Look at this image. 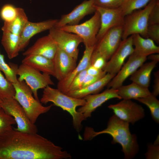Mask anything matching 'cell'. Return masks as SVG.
<instances>
[{"label": "cell", "mask_w": 159, "mask_h": 159, "mask_svg": "<svg viewBox=\"0 0 159 159\" xmlns=\"http://www.w3.org/2000/svg\"><path fill=\"white\" fill-rule=\"evenodd\" d=\"M148 56V58L152 61L156 62L157 63L159 61V54L158 53L152 54Z\"/></svg>", "instance_id": "cell-43"}, {"label": "cell", "mask_w": 159, "mask_h": 159, "mask_svg": "<svg viewBox=\"0 0 159 159\" xmlns=\"http://www.w3.org/2000/svg\"><path fill=\"white\" fill-rule=\"evenodd\" d=\"M87 74L86 69L82 71L77 75L70 84L67 93L81 88L84 79Z\"/></svg>", "instance_id": "cell-35"}, {"label": "cell", "mask_w": 159, "mask_h": 159, "mask_svg": "<svg viewBox=\"0 0 159 159\" xmlns=\"http://www.w3.org/2000/svg\"><path fill=\"white\" fill-rule=\"evenodd\" d=\"M148 25L159 24V0L157 2L149 14Z\"/></svg>", "instance_id": "cell-39"}, {"label": "cell", "mask_w": 159, "mask_h": 159, "mask_svg": "<svg viewBox=\"0 0 159 159\" xmlns=\"http://www.w3.org/2000/svg\"><path fill=\"white\" fill-rule=\"evenodd\" d=\"M95 47H85L82 57L78 65L66 77L58 81L57 89L64 94L67 93L70 84L74 78L82 71L87 69L90 65V58Z\"/></svg>", "instance_id": "cell-20"}, {"label": "cell", "mask_w": 159, "mask_h": 159, "mask_svg": "<svg viewBox=\"0 0 159 159\" xmlns=\"http://www.w3.org/2000/svg\"><path fill=\"white\" fill-rule=\"evenodd\" d=\"M58 20L50 19L37 22L28 21L25 25L20 35V51L26 46L30 39L34 36L45 31L49 30L55 26Z\"/></svg>", "instance_id": "cell-18"}, {"label": "cell", "mask_w": 159, "mask_h": 159, "mask_svg": "<svg viewBox=\"0 0 159 159\" xmlns=\"http://www.w3.org/2000/svg\"><path fill=\"white\" fill-rule=\"evenodd\" d=\"M49 30V34L56 43L58 48L66 52L77 61L79 52L78 47L83 42L82 39L75 34L55 26Z\"/></svg>", "instance_id": "cell-9"}, {"label": "cell", "mask_w": 159, "mask_h": 159, "mask_svg": "<svg viewBox=\"0 0 159 159\" xmlns=\"http://www.w3.org/2000/svg\"><path fill=\"white\" fill-rule=\"evenodd\" d=\"M70 153L38 134L13 128L0 137V159H69Z\"/></svg>", "instance_id": "cell-1"}, {"label": "cell", "mask_w": 159, "mask_h": 159, "mask_svg": "<svg viewBox=\"0 0 159 159\" xmlns=\"http://www.w3.org/2000/svg\"><path fill=\"white\" fill-rule=\"evenodd\" d=\"M106 73H107L105 71L102 74L97 76L87 74L84 79L81 88L88 86L98 81L104 77Z\"/></svg>", "instance_id": "cell-40"}, {"label": "cell", "mask_w": 159, "mask_h": 159, "mask_svg": "<svg viewBox=\"0 0 159 159\" xmlns=\"http://www.w3.org/2000/svg\"><path fill=\"white\" fill-rule=\"evenodd\" d=\"M117 90L118 95L123 99L135 100L146 97L151 94L148 88L133 82L128 85H122Z\"/></svg>", "instance_id": "cell-24"}, {"label": "cell", "mask_w": 159, "mask_h": 159, "mask_svg": "<svg viewBox=\"0 0 159 159\" xmlns=\"http://www.w3.org/2000/svg\"><path fill=\"white\" fill-rule=\"evenodd\" d=\"M124 0H94L95 6L107 8H115L120 7Z\"/></svg>", "instance_id": "cell-36"}, {"label": "cell", "mask_w": 159, "mask_h": 159, "mask_svg": "<svg viewBox=\"0 0 159 159\" xmlns=\"http://www.w3.org/2000/svg\"><path fill=\"white\" fill-rule=\"evenodd\" d=\"M157 62L151 61L143 64L131 75L130 80L143 87L148 88L150 86L151 74Z\"/></svg>", "instance_id": "cell-25"}, {"label": "cell", "mask_w": 159, "mask_h": 159, "mask_svg": "<svg viewBox=\"0 0 159 159\" xmlns=\"http://www.w3.org/2000/svg\"><path fill=\"white\" fill-rule=\"evenodd\" d=\"M134 51L132 35L122 39L103 70L107 73L116 75L122 67L126 58L132 54Z\"/></svg>", "instance_id": "cell-12"}, {"label": "cell", "mask_w": 159, "mask_h": 159, "mask_svg": "<svg viewBox=\"0 0 159 159\" xmlns=\"http://www.w3.org/2000/svg\"><path fill=\"white\" fill-rule=\"evenodd\" d=\"M19 7L11 4H6L2 8L0 15L4 22H10L14 20L17 15Z\"/></svg>", "instance_id": "cell-33"}, {"label": "cell", "mask_w": 159, "mask_h": 159, "mask_svg": "<svg viewBox=\"0 0 159 159\" xmlns=\"http://www.w3.org/2000/svg\"><path fill=\"white\" fill-rule=\"evenodd\" d=\"M16 73L19 76L18 80L25 82L31 89L34 98L38 101H39L37 94L38 90L44 89L47 86L54 85L50 75L41 73L40 72L25 64L22 63L18 67Z\"/></svg>", "instance_id": "cell-7"}, {"label": "cell", "mask_w": 159, "mask_h": 159, "mask_svg": "<svg viewBox=\"0 0 159 159\" xmlns=\"http://www.w3.org/2000/svg\"><path fill=\"white\" fill-rule=\"evenodd\" d=\"M57 49L56 43L48 34L38 39L23 54L39 55L53 60Z\"/></svg>", "instance_id": "cell-19"}, {"label": "cell", "mask_w": 159, "mask_h": 159, "mask_svg": "<svg viewBox=\"0 0 159 159\" xmlns=\"http://www.w3.org/2000/svg\"><path fill=\"white\" fill-rule=\"evenodd\" d=\"M122 32L123 26L110 29L97 42L94 50L99 53L108 61L122 40Z\"/></svg>", "instance_id": "cell-11"}, {"label": "cell", "mask_w": 159, "mask_h": 159, "mask_svg": "<svg viewBox=\"0 0 159 159\" xmlns=\"http://www.w3.org/2000/svg\"><path fill=\"white\" fill-rule=\"evenodd\" d=\"M114 98L121 99L117 89L107 88L100 93L88 95L84 99L85 100L84 105L81 106L77 111L82 114L86 119L91 116L92 113L107 100Z\"/></svg>", "instance_id": "cell-14"}, {"label": "cell", "mask_w": 159, "mask_h": 159, "mask_svg": "<svg viewBox=\"0 0 159 159\" xmlns=\"http://www.w3.org/2000/svg\"><path fill=\"white\" fill-rule=\"evenodd\" d=\"M18 67L17 65L13 63L8 64L5 61L4 55L0 52V71L3 73L6 79L12 83L18 81L16 73Z\"/></svg>", "instance_id": "cell-29"}, {"label": "cell", "mask_w": 159, "mask_h": 159, "mask_svg": "<svg viewBox=\"0 0 159 159\" xmlns=\"http://www.w3.org/2000/svg\"><path fill=\"white\" fill-rule=\"evenodd\" d=\"M154 84L153 85V91L152 94L156 97L159 94V71L154 73Z\"/></svg>", "instance_id": "cell-41"}, {"label": "cell", "mask_w": 159, "mask_h": 159, "mask_svg": "<svg viewBox=\"0 0 159 159\" xmlns=\"http://www.w3.org/2000/svg\"><path fill=\"white\" fill-rule=\"evenodd\" d=\"M159 138L156 139L154 144L149 146L145 154L147 159H159Z\"/></svg>", "instance_id": "cell-38"}, {"label": "cell", "mask_w": 159, "mask_h": 159, "mask_svg": "<svg viewBox=\"0 0 159 159\" xmlns=\"http://www.w3.org/2000/svg\"><path fill=\"white\" fill-rule=\"evenodd\" d=\"M2 100L1 107L14 119L17 124V128H14L15 130L24 132L37 133V126L31 121L24 109L14 97Z\"/></svg>", "instance_id": "cell-8"}, {"label": "cell", "mask_w": 159, "mask_h": 159, "mask_svg": "<svg viewBox=\"0 0 159 159\" xmlns=\"http://www.w3.org/2000/svg\"><path fill=\"white\" fill-rule=\"evenodd\" d=\"M133 52L120 71L107 85V88L117 89L122 85L124 81L132 75L147 59Z\"/></svg>", "instance_id": "cell-16"}, {"label": "cell", "mask_w": 159, "mask_h": 159, "mask_svg": "<svg viewBox=\"0 0 159 159\" xmlns=\"http://www.w3.org/2000/svg\"><path fill=\"white\" fill-rule=\"evenodd\" d=\"M152 0H124L120 7L125 16L134 11L145 7Z\"/></svg>", "instance_id": "cell-30"}, {"label": "cell", "mask_w": 159, "mask_h": 159, "mask_svg": "<svg viewBox=\"0 0 159 159\" xmlns=\"http://www.w3.org/2000/svg\"><path fill=\"white\" fill-rule=\"evenodd\" d=\"M16 124L14 119L0 108V137L13 128L12 125Z\"/></svg>", "instance_id": "cell-32"}, {"label": "cell", "mask_w": 159, "mask_h": 159, "mask_svg": "<svg viewBox=\"0 0 159 159\" xmlns=\"http://www.w3.org/2000/svg\"><path fill=\"white\" fill-rule=\"evenodd\" d=\"M158 0H152L143 9L134 11L125 16L122 39L135 34L148 38L149 16Z\"/></svg>", "instance_id": "cell-5"}, {"label": "cell", "mask_w": 159, "mask_h": 159, "mask_svg": "<svg viewBox=\"0 0 159 159\" xmlns=\"http://www.w3.org/2000/svg\"><path fill=\"white\" fill-rule=\"evenodd\" d=\"M53 61L55 76L58 81L66 77L77 66L76 61L63 50L58 48Z\"/></svg>", "instance_id": "cell-17"}, {"label": "cell", "mask_w": 159, "mask_h": 159, "mask_svg": "<svg viewBox=\"0 0 159 159\" xmlns=\"http://www.w3.org/2000/svg\"><path fill=\"white\" fill-rule=\"evenodd\" d=\"M40 99L42 104H46L52 102L53 104L61 107L70 114L72 118L73 125L78 132L82 129V122L86 119L83 115L76 110V107L85 105V100L83 98H74L64 94L57 89L47 86L44 89Z\"/></svg>", "instance_id": "cell-3"}, {"label": "cell", "mask_w": 159, "mask_h": 159, "mask_svg": "<svg viewBox=\"0 0 159 159\" xmlns=\"http://www.w3.org/2000/svg\"><path fill=\"white\" fill-rule=\"evenodd\" d=\"M1 43L10 59L16 57L20 52V36L8 32H3Z\"/></svg>", "instance_id": "cell-26"}, {"label": "cell", "mask_w": 159, "mask_h": 159, "mask_svg": "<svg viewBox=\"0 0 159 159\" xmlns=\"http://www.w3.org/2000/svg\"><path fill=\"white\" fill-rule=\"evenodd\" d=\"M108 61L99 53L93 50L90 58V65L94 67L103 70Z\"/></svg>", "instance_id": "cell-34"}, {"label": "cell", "mask_w": 159, "mask_h": 159, "mask_svg": "<svg viewBox=\"0 0 159 159\" xmlns=\"http://www.w3.org/2000/svg\"><path fill=\"white\" fill-rule=\"evenodd\" d=\"M134 52L142 57H147L153 54L159 53V47L149 38H145L138 34L132 35Z\"/></svg>", "instance_id": "cell-23"}, {"label": "cell", "mask_w": 159, "mask_h": 159, "mask_svg": "<svg viewBox=\"0 0 159 159\" xmlns=\"http://www.w3.org/2000/svg\"><path fill=\"white\" fill-rule=\"evenodd\" d=\"M148 38L152 39L158 44H159V24L148 25L147 29Z\"/></svg>", "instance_id": "cell-37"}, {"label": "cell", "mask_w": 159, "mask_h": 159, "mask_svg": "<svg viewBox=\"0 0 159 159\" xmlns=\"http://www.w3.org/2000/svg\"><path fill=\"white\" fill-rule=\"evenodd\" d=\"M146 105L149 108L151 116L155 122H159V101L151 93L150 95L135 99Z\"/></svg>", "instance_id": "cell-28"}, {"label": "cell", "mask_w": 159, "mask_h": 159, "mask_svg": "<svg viewBox=\"0 0 159 159\" xmlns=\"http://www.w3.org/2000/svg\"><path fill=\"white\" fill-rule=\"evenodd\" d=\"M94 0H85L76 6L69 13L62 15L54 26L61 28L67 25L78 24L86 16L96 11Z\"/></svg>", "instance_id": "cell-15"}, {"label": "cell", "mask_w": 159, "mask_h": 159, "mask_svg": "<svg viewBox=\"0 0 159 159\" xmlns=\"http://www.w3.org/2000/svg\"><path fill=\"white\" fill-rule=\"evenodd\" d=\"M100 26V15L96 10L90 19L81 24L67 25L59 28L77 35L82 39L85 47H95L97 43V36Z\"/></svg>", "instance_id": "cell-6"}, {"label": "cell", "mask_w": 159, "mask_h": 159, "mask_svg": "<svg viewBox=\"0 0 159 159\" xmlns=\"http://www.w3.org/2000/svg\"><path fill=\"white\" fill-rule=\"evenodd\" d=\"M108 107L118 118L132 125L145 115L143 107L131 100L123 99L117 104L110 105Z\"/></svg>", "instance_id": "cell-10"}, {"label": "cell", "mask_w": 159, "mask_h": 159, "mask_svg": "<svg viewBox=\"0 0 159 159\" xmlns=\"http://www.w3.org/2000/svg\"><path fill=\"white\" fill-rule=\"evenodd\" d=\"M107 125L106 129L98 132H95L92 127H86L84 139L90 140L99 135L108 134L112 138V144L118 143L121 145L125 159L134 158L138 153L139 148L136 135L130 132L129 123L114 115L110 118Z\"/></svg>", "instance_id": "cell-2"}, {"label": "cell", "mask_w": 159, "mask_h": 159, "mask_svg": "<svg viewBox=\"0 0 159 159\" xmlns=\"http://www.w3.org/2000/svg\"><path fill=\"white\" fill-rule=\"evenodd\" d=\"M28 21L24 10L23 8H19L18 14L16 18L11 21L4 22L1 29L3 32H8L20 36Z\"/></svg>", "instance_id": "cell-27"}, {"label": "cell", "mask_w": 159, "mask_h": 159, "mask_svg": "<svg viewBox=\"0 0 159 159\" xmlns=\"http://www.w3.org/2000/svg\"><path fill=\"white\" fill-rule=\"evenodd\" d=\"M115 75L107 73L104 77L94 83L66 94L74 98L82 99L88 95L98 93Z\"/></svg>", "instance_id": "cell-21"}, {"label": "cell", "mask_w": 159, "mask_h": 159, "mask_svg": "<svg viewBox=\"0 0 159 159\" xmlns=\"http://www.w3.org/2000/svg\"><path fill=\"white\" fill-rule=\"evenodd\" d=\"M13 84L15 90L14 98L24 109L33 123L35 124L38 117L49 111L53 105L43 106L33 96L32 91L24 81L18 80Z\"/></svg>", "instance_id": "cell-4"}, {"label": "cell", "mask_w": 159, "mask_h": 159, "mask_svg": "<svg viewBox=\"0 0 159 159\" xmlns=\"http://www.w3.org/2000/svg\"><path fill=\"white\" fill-rule=\"evenodd\" d=\"M95 7L100 14V28L97 36V42L110 29L115 26H123L125 16L120 7L107 8L95 6Z\"/></svg>", "instance_id": "cell-13"}, {"label": "cell", "mask_w": 159, "mask_h": 159, "mask_svg": "<svg viewBox=\"0 0 159 159\" xmlns=\"http://www.w3.org/2000/svg\"><path fill=\"white\" fill-rule=\"evenodd\" d=\"M0 71V99L2 100L14 97L15 90L13 83L9 82Z\"/></svg>", "instance_id": "cell-31"}, {"label": "cell", "mask_w": 159, "mask_h": 159, "mask_svg": "<svg viewBox=\"0 0 159 159\" xmlns=\"http://www.w3.org/2000/svg\"><path fill=\"white\" fill-rule=\"evenodd\" d=\"M22 63L27 64L43 73L54 77L52 60L41 55H32L25 56Z\"/></svg>", "instance_id": "cell-22"}, {"label": "cell", "mask_w": 159, "mask_h": 159, "mask_svg": "<svg viewBox=\"0 0 159 159\" xmlns=\"http://www.w3.org/2000/svg\"><path fill=\"white\" fill-rule=\"evenodd\" d=\"M2 100L0 99V108H1V105L2 103Z\"/></svg>", "instance_id": "cell-44"}, {"label": "cell", "mask_w": 159, "mask_h": 159, "mask_svg": "<svg viewBox=\"0 0 159 159\" xmlns=\"http://www.w3.org/2000/svg\"><path fill=\"white\" fill-rule=\"evenodd\" d=\"M87 74L93 75H99L105 71L102 69H98L90 65L86 69Z\"/></svg>", "instance_id": "cell-42"}]
</instances>
